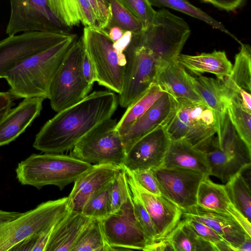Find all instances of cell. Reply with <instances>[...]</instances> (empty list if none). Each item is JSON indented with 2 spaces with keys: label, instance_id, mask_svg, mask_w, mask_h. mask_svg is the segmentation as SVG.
<instances>
[{
  "label": "cell",
  "instance_id": "obj_42",
  "mask_svg": "<svg viewBox=\"0 0 251 251\" xmlns=\"http://www.w3.org/2000/svg\"><path fill=\"white\" fill-rule=\"evenodd\" d=\"M96 17L97 25L101 29L109 27L112 14L107 0H88Z\"/></svg>",
  "mask_w": 251,
  "mask_h": 251
},
{
  "label": "cell",
  "instance_id": "obj_11",
  "mask_svg": "<svg viewBox=\"0 0 251 251\" xmlns=\"http://www.w3.org/2000/svg\"><path fill=\"white\" fill-rule=\"evenodd\" d=\"M116 119L105 121L83 137L70 155L91 164L123 165L126 151Z\"/></svg>",
  "mask_w": 251,
  "mask_h": 251
},
{
  "label": "cell",
  "instance_id": "obj_12",
  "mask_svg": "<svg viewBox=\"0 0 251 251\" xmlns=\"http://www.w3.org/2000/svg\"><path fill=\"white\" fill-rule=\"evenodd\" d=\"M66 31H34L9 35L0 41V78L19 63L69 38Z\"/></svg>",
  "mask_w": 251,
  "mask_h": 251
},
{
  "label": "cell",
  "instance_id": "obj_40",
  "mask_svg": "<svg viewBox=\"0 0 251 251\" xmlns=\"http://www.w3.org/2000/svg\"><path fill=\"white\" fill-rule=\"evenodd\" d=\"M182 218L198 235L212 244L216 251H234L229 244L211 227L193 218L188 217Z\"/></svg>",
  "mask_w": 251,
  "mask_h": 251
},
{
  "label": "cell",
  "instance_id": "obj_5",
  "mask_svg": "<svg viewBox=\"0 0 251 251\" xmlns=\"http://www.w3.org/2000/svg\"><path fill=\"white\" fill-rule=\"evenodd\" d=\"M190 33L188 24L182 18L162 8L156 11L152 23L141 33L133 36L161 67L180 53Z\"/></svg>",
  "mask_w": 251,
  "mask_h": 251
},
{
  "label": "cell",
  "instance_id": "obj_30",
  "mask_svg": "<svg viewBox=\"0 0 251 251\" xmlns=\"http://www.w3.org/2000/svg\"><path fill=\"white\" fill-rule=\"evenodd\" d=\"M164 93L160 86L154 83L142 96L128 106L116 125V128L121 136L125 134Z\"/></svg>",
  "mask_w": 251,
  "mask_h": 251
},
{
  "label": "cell",
  "instance_id": "obj_47",
  "mask_svg": "<svg viewBox=\"0 0 251 251\" xmlns=\"http://www.w3.org/2000/svg\"><path fill=\"white\" fill-rule=\"evenodd\" d=\"M132 35L131 32L125 31L119 39L113 42V47L118 52L124 53V50L131 42Z\"/></svg>",
  "mask_w": 251,
  "mask_h": 251
},
{
  "label": "cell",
  "instance_id": "obj_6",
  "mask_svg": "<svg viewBox=\"0 0 251 251\" xmlns=\"http://www.w3.org/2000/svg\"><path fill=\"white\" fill-rule=\"evenodd\" d=\"M81 39L84 51L94 68L97 82L120 94L126 63L124 53L118 52L108 32L98 26H85Z\"/></svg>",
  "mask_w": 251,
  "mask_h": 251
},
{
  "label": "cell",
  "instance_id": "obj_35",
  "mask_svg": "<svg viewBox=\"0 0 251 251\" xmlns=\"http://www.w3.org/2000/svg\"><path fill=\"white\" fill-rule=\"evenodd\" d=\"M107 1L112 14L110 25L113 23V25L118 26L125 31H129L133 35L139 34L145 29L143 23L118 0Z\"/></svg>",
  "mask_w": 251,
  "mask_h": 251
},
{
  "label": "cell",
  "instance_id": "obj_36",
  "mask_svg": "<svg viewBox=\"0 0 251 251\" xmlns=\"http://www.w3.org/2000/svg\"><path fill=\"white\" fill-rule=\"evenodd\" d=\"M111 181L90 197L81 213L90 218L100 220L110 214L109 193Z\"/></svg>",
  "mask_w": 251,
  "mask_h": 251
},
{
  "label": "cell",
  "instance_id": "obj_51",
  "mask_svg": "<svg viewBox=\"0 0 251 251\" xmlns=\"http://www.w3.org/2000/svg\"><path fill=\"white\" fill-rule=\"evenodd\" d=\"M237 251H251V237H248L239 246Z\"/></svg>",
  "mask_w": 251,
  "mask_h": 251
},
{
  "label": "cell",
  "instance_id": "obj_38",
  "mask_svg": "<svg viewBox=\"0 0 251 251\" xmlns=\"http://www.w3.org/2000/svg\"><path fill=\"white\" fill-rule=\"evenodd\" d=\"M130 196L126 170L122 166L111 181L109 193L110 214L117 211Z\"/></svg>",
  "mask_w": 251,
  "mask_h": 251
},
{
  "label": "cell",
  "instance_id": "obj_17",
  "mask_svg": "<svg viewBox=\"0 0 251 251\" xmlns=\"http://www.w3.org/2000/svg\"><path fill=\"white\" fill-rule=\"evenodd\" d=\"M125 169L127 178L135 187L152 221L157 234L155 241L165 238L181 220L182 210L162 194L146 190L137 182L132 172Z\"/></svg>",
  "mask_w": 251,
  "mask_h": 251
},
{
  "label": "cell",
  "instance_id": "obj_46",
  "mask_svg": "<svg viewBox=\"0 0 251 251\" xmlns=\"http://www.w3.org/2000/svg\"><path fill=\"white\" fill-rule=\"evenodd\" d=\"M12 106V96L9 92H0V124Z\"/></svg>",
  "mask_w": 251,
  "mask_h": 251
},
{
  "label": "cell",
  "instance_id": "obj_16",
  "mask_svg": "<svg viewBox=\"0 0 251 251\" xmlns=\"http://www.w3.org/2000/svg\"><path fill=\"white\" fill-rule=\"evenodd\" d=\"M170 141L165 127L154 130L132 146L123 166L131 172L159 167L163 164Z\"/></svg>",
  "mask_w": 251,
  "mask_h": 251
},
{
  "label": "cell",
  "instance_id": "obj_14",
  "mask_svg": "<svg viewBox=\"0 0 251 251\" xmlns=\"http://www.w3.org/2000/svg\"><path fill=\"white\" fill-rule=\"evenodd\" d=\"M9 35L20 32L66 31L50 10L47 0H10Z\"/></svg>",
  "mask_w": 251,
  "mask_h": 251
},
{
  "label": "cell",
  "instance_id": "obj_3",
  "mask_svg": "<svg viewBox=\"0 0 251 251\" xmlns=\"http://www.w3.org/2000/svg\"><path fill=\"white\" fill-rule=\"evenodd\" d=\"M92 166L70 154H32L18 164L16 173L22 185L39 189L52 185L62 190Z\"/></svg>",
  "mask_w": 251,
  "mask_h": 251
},
{
  "label": "cell",
  "instance_id": "obj_39",
  "mask_svg": "<svg viewBox=\"0 0 251 251\" xmlns=\"http://www.w3.org/2000/svg\"><path fill=\"white\" fill-rule=\"evenodd\" d=\"M227 113L239 136L251 148V113L232 101L228 105Z\"/></svg>",
  "mask_w": 251,
  "mask_h": 251
},
{
  "label": "cell",
  "instance_id": "obj_13",
  "mask_svg": "<svg viewBox=\"0 0 251 251\" xmlns=\"http://www.w3.org/2000/svg\"><path fill=\"white\" fill-rule=\"evenodd\" d=\"M151 170L161 194L182 210L197 205L200 183L206 176H209L197 171L163 165Z\"/></svg>",
  "mask_w": 251,
  "mask_h": 251
},
{
  "label": "cell",
  "instance_id": "obj_10",
  "mask_svg": "<svg viewBox=\"0 0 251 251\" xmlns=\"http://www.w3.org/2000/svg\"><path fill=\"white\" fill-rule=\"evenodd\" d=\"M123 88L118 103L127 108L142 96L154 83L161 66L152 54L132 35L124 50Z\"/></svg>",
  "mask_w": 251,
  "mask_h": 251
},
{
  "label": "cell",
  "instance_id": "obj_15",
  "mask_svg": "<svg viewBox=\"0 0 251 251\" xmlns=\"http://www.w3.org/2000/svg\"><path fill=\"white\" fill-rule=\"evenodd\" d=\"M107 240L114 251L143 250L147 245L136 217L131 195L116 212L101 220Z\"/></svg>",
  "mask_w": 251,
  "mask_h": 251
},
{
  "label": "cell",
  "instance_id": "obj_20",
  "mask_svg": "<svg viewBox=\"0 0 251 251\" xmlns=\"http://www.w3.org/2000/svg\"><path fill=\"white\" fill-rule=\"evenodd\" d=\"M182 217L193 218L211 227L229 244L234 251H237L248 237H251L232 217L197 204L182 210Z\"/></svg>",
  "mask_w": 251,
  "mask_h": 251
},
{
  "label": "cell",
  "instance_id": "obj_4",
  "mask_svg": "<svg viewBox=\"0 0 251 251\" xmlns=\"http://www.w3.org/2000/svg\"><path fill=\"white\" fill-rule=\"evenodd\" d=\"M209 166V176L226 183L243 168L251 165V148L239 136L226 112L222 127L201 149Z\"/></svg>",
  "mask_w": 251,
  "mask_h": 251
},
{
  "label": "cell",
  "instance_id": "obj_31",
  "mask_svg": "<svg viewBox=\"0 0 251 251\" xmlns=\"http://www.w3.org/2000/svg\"><path fill=\"white\" fill-rule=\"evenodd\" d=\"M251 182L240 172L224 184L226 191L237 210L251 223Z\"/></svg>",
  "mask_w": 251,
  "mask_h": 251
},
{
  "label": "cell",
  "instance_id": "obj_21",
  "mask_svg": "<svg viewBox=\"0 0 251 251\" xmlns=\"http://www.w3.org/2000/svg\"><path fill=\"white\" fill-rule=\"evenodd\" d=\"M209 176H206L200 183L197 194V204L232 217L251 236V223L233 205L225 185L214 183Z\"/></svg>",
  "mask_w": 251,
  "mask_h": 251
},
{
  "label": "cell",
  "instance_id": "obj_23",
  "mask_svg": "<svg viewBox=\"0 0 251 251\" xmlns=\"http://www.w3.org/2000/svg\"><path fill=\"white\" fill-rule=\"evenodd\" d=\"M185 69L174 59L162 66L154 83L176 100L203 102L197 94Z\"/></svg>",
  "mask_w": 251,
  "mask_h": 251
},
{
  "label": "cell",
  "instance_id": "obj_50",
  "mask_svg": "<svg viewBox=\"0 0 251 251\" xmlns=\"http://www.w3.org/2000/svg\"><path fill=\"white\" fill-rule=\"evenodd\" d=\"M124 32L125 31L120 27L113 25L110 28L108 34L110 39L114 42L122 36Z\"/></svg>",
  "mask_w": 251,
  "mask_h": 251
},
{
  "label": "cell",
  "instance_id": "obj_45",
  "mask_svg": "<svg viewBox=\"0 0 251 251\" xmlns=\"http://www.w3.org/2000/svg\"><path fill=\"white\" fill-rule=\"evenodd\" d=\"M82 70L86 80L88 83L93 85L94 82L97 81L95 71L92 63L84 51L82 60Z\"/></svg>",
  "mask_w": 251,
  "mask_h": 251
},
{
  "label": "cell",
  "instance_id": "obj_24",
  "mask_svg": "<svg viewBox=\"0 0 251 251\" xmlns=\"http://www.w3.org/2000/svg\"><path fill=\"white\" fill-rule=\"evenodd\" d=\"M197 75V76L190 75V80L202 102L215 113L217 123V133L222 127L230 99L221 80L200 74Z\"/></svg>",
  "mask_w": 251,
  "mask_h": 251
},
{
  "label": "cell",
  "instance_id": "obj_9",
  "mask_svg": "<svg viewBox=\"0 0 251 251\" xmlns=\"http://www.w3.org/2000/svg\"><path fill=\"white\" fill-rule=\"evenodd\" d=\"M68 197L49 201L0 224V251H8L21 241L41 233L58 223L70 210Z\"/></svg>",
  "mask_w": 251,
  "mask_h": 251
},
{
  "label": "cell",
  "instance_id": "obj_18",
  "mask_svg": "<svg viewBox=\"0 0 251 251\" xmlns=\"http://www.w3.org/2000/svg\"><path fill=\"white\" fill-rule=\"evenodd\" d=\"M176 100L164 93L121 136L126 153L140 138L153 131L165 127L173 116Z\"/></svg>",
  "mask_w": 251,
  "mask_h": 251
},
{
  "label": "cell",
  "instance_id": "obj_2",
  "mask_svg": "<svg viewBox=\"0 0 251 251\" xmlns=\"http://www.w3.org/2000/svg\"><path fill=\"white\" fill-rule=\"evenodd\" d=\"M76 34L23 60L8 71L4 78L9 93L16 98H49L52 79Z\"/></svg>",
  "mask_w": 251,
  "mask_h": 251
},
{
  "label": "cell",
  "instance_id": "obj_44",
  "mask_svg": "<svg viewBox=\"0 0 251 251\" xmlns=\"http://www.w3.org/2000/svg\"><path fill=\"white\" fill-rule=\"evenodd\" d=\"M210 3L215 7L226 11H234L242 4L244 0H200Z\"/></svg>",
  "mask_w": 251,
  "mask_h": 251
},
{
  "label": "cell",
  "instance_id": "obj_27",
  "mask_svg": "<svg viewBox=\"0 0 251 251\" xmlns=\"http://www.w3.org/2000/svg\"><path fill=\"white\" fill-rule=\"evenodd\" d=\"M174 60L196 75L211 73L220 80L228 76L232 68V64L225 51L214 50L210 53H201L196 55L180 53Z\"/></svg>",
  "mask_w": 251,
  "mask_h": 251
},
{
  "label": "cell",
  "instance_id": "obj_26",
  "mask_svg": "<svg viewBox=\"0 0 251 251\" xmlns=\"http://www.w3.org/2000/svg\"><path fill=\"white\" fill-rule=\"evenodd\" d=\"M162 165L197 171L209 176L205 153L184 139L171 140Z\"/></svg>",
  "mask_w": 251,
  "mask_h": 251
},
{
  "label": "cell",
  "instance_id": "obj_29",
  "mask_svg": "<svg viewBox=\"0 0 251 251\" xmlns=\"http://www.w3.org/2000/svg\"><path fill=\"white\" fill-rule=\"evenodd\" d=\"M166 238L174 251H216L212 244L198 235L183 218Z\"/></svg>",
  "mask_w": 251,
  "mask_h": 251
},
{
  "label": "cell",
  "instance_id": "obj_28",
  "mask_svg": "<svg viewBox=\"0 0 251 251\" xmlns=\"http://www.w3.org/2000/svg\"><path fill=\"white\" fill-rule=\"evenodd\" d=\"M251 50L249 45L241 44L235 57L230 75L221 80L231 100L241 92H251Z\"/></svg>",
  "mask_w": 251,
  "mask_h": 251
},
{
  "label": "cell",
  "instance_id": "obj_19",
  "mask_svg": "<svg viewBox=\"0 0 251 251\" xmlns=\"http://www.w3.org/2000/svg\"><path fill=\"white\" fill-rule=\"evenodd\" d=\"M121 167L112 164H93L75 181L68 196L69 210L82 213L90 197L111 181Z\"/></svg>",
  "mask_w": 251,
  "mask_h": 251
},
{
  "label": "cell",
  "instance_id": "obj_33",
  "mask_svg": "<svg viewBox=\"0 0 251 251\" xmlns=\"http://www.w3.org/2000/svg\"><path fill=\"white\" fill-rule=\"evenodd\" d=\"M151 6L168 7L200 20L233 37L224 26L187 0H148Z\"/></svg>",
  "mask_w": 251,
  "mask_h": 251
},
{
  "label": "cell",
  "instance_id": "obj_22",
  "mask_svg": "<svg viewBox=\"0 0 251 251\" xmlns=\"http://www.w3.org/2000/svg\"><path fill=\"white\" fill-rule=\"evenodd\" d=\"M44 99H25L11 109L0 124V147L15 140L40 114Z\"/></svg>",
  "mask_w": 251,
  "mask_h": 251
},
{
  "label": "cell",
  "instance_id": "obj_7",
  "mask_svg": "<svg viewBox=\"0 0 251 251\" xmlns=\"http://www.w3.org/2000/svg\"><path fill=\"white\" fill-rule=\"evenodd\" d=\"M84 50L81 38L76 39L67 51L51 82L49 99L58 112L81 100L93 85L86 80L82 70Z\"/></svg>",
  "mask_w": 251,
  "mask_h": 251
},
{
  "label": "cell",
  "instance_id": "obj_1",
  "mask_svg": "<svg viewBox=\"0 0 251 251\" xmlns=\"http://www.w3.org/2000/svg\"><path fill=\"white\" fill-rule=\"evenodd\" d=\"M118 104L114 92L94 91L48 121L36 135L33 146L45 153L70 151L93 129L111 118Z\"/></svg>",
  "mask_w": 251,
  "mask_h": 251
},
{
  "label": "cell",
  "instance_id": "obj_37",
  "mask_svg": "<svg viewBox=\"0 0 251 251\" xmlns=\"http://www.w3.org/2000/svg\"><path fill=\"white\" fill-rule=\"evenodd\" d=\"M134 213L146 237L147 245L156 241L157 234L151 218L132 183L127 178Z\"/></svg>",
  "mask_w": 251,
  "mask_h": 251
},
{
  "label": "cell",
  "instance_id": "obj_8",
  "mask_svg": "<svg viewBox=\"0 0 251 251\" xmlns=\"http://www.w3.org/2000/svg\"><path fill=\"white\" fill-rule=\"evenodd\" d=\"M176 101L174 114L165 127L169 137L171 140H185L201 150L217 133L215 113L203 102Z\"/></svg>",
  "mask_w": 251,
  "mask_h": 251
},
{
  "label": "cell",
  "instance_id": "obj_49",
  "mask_svg": "<svg viewBox=\"0 0 251 251\" xmlns=\"http://www.w3.org/2000/svg\"><path fill=\"white\" fill-rule=\"evenodd\" d=\"M22 213V212H10L0 210V224L16 219Z\"/></svg>",
  "mask_w": 251,
  "mask_h": 251
},
{
  "label": "cell",
  "instance_id": "obj_43",
  "mask_svg": "<svg viewBox=\"0 0 251 251\" xmlns=\"http://www.w3.org/2000/svg\"><path fill=\"white\" fill-rule=\"evenodd\" d=\"M131 172L137 182L146 190L153 194H161L157 180L152 170Z\"/></svg>",
  "mask_w": 251,
  "mask_h": 251
},
{
  "label": "cell",
  "instance_id": "obj_41",
  "mask_svg": "<svg viewBox=\"0 0 251 251\" xmlns=\"http://www.w3.org/2000/svg\"><path fill=\"white\" fill-rule=\"evenodd\" d=\"M126 9L139 19L145 27L152 22L156 11L148 0H118Z\"/></svg>",
  "mask_w": 251,
  "mask_h": 251
},
{
  "label": "cell",
  "instance_id": "obj_48",
  "mask_svg": "<svg viewBox=\"0 0 251 251\" xmlns=\"http://www.w3.org/2000/svg\"><path fill=\"white\" fill-rule=\"evenodd\" d=\"M144 251H174V249L170 242L165 238L147 245Z\"/></svg>",
  "mask_w": 251,
  "mask_h": 251
},
{
  "label": "cell",
  "instance_id": "obj_34",
  "mask_svg": "<svg viewBox=\"0 0 251 251\" xmlns=\"http://www.w3.org/2000/svg\"><path fill=\"white\" fill-rule=\"evenodd\" d=\"M47 0L51 13L66 28H72L81 23L77 0Z\"/></svg>",
  "mask_w": 251,
  "mask_h": 251
},
{
  "label": "cell",
  "instance_id": "obj_25",
  "mask_svg": "<svg viewBox=\"0 0 251 251\" xmlns=\"http://www.w3.org/2000/svg\"><path fill=\"white\" fill-rule=\"evenodd\" d=\"M92 219L81 213L70 211L54 226L45 251H72Z\"/></svg>",
  "mask_w": 251,
  "mask_h": 251
},
{
  "label": "cell",
  "instance_id": "obj_32",
  "mask_svg": "<svg viewBox=\"0 0 251 251\" xmlns=\"http://www.w3.org/2000/svg\"><path fill=\"white\" fill-rule=\"evenodd\" d=\"M102 225L101 220L93 219L82 231L72 251H112Z\"/></svg>",
  "mask_w": 251,
  "mask_h": 251
}]
</instances>
